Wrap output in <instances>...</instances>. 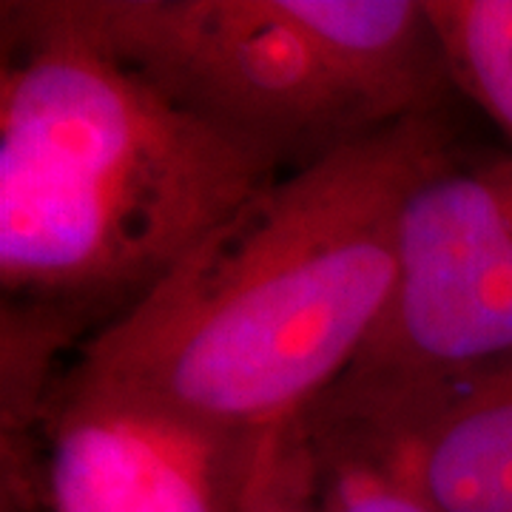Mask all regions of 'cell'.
Wrapping results in <instances>:
<instances>
[{"label": "cell", "mask_w": 512, "mask_h": 512, "mask_svg": "<svg viewBox=\"0 0 512 512\" xmlns=\"http://www.w3.org/2000/svg\"><path fill=\"white\" fill-rule=\"evenodd\" d=\"M464 154L444 111L279 174L83 339L46 404H137L268 436L362 353L396 288L407 202Z\"/></svg>", "instance_id": "obj_1"}, {"label": "cell", "mask_w": 512, "mask_h": 512, "mask_svg": "<svg viewBox=\"0 0 512 512\" xmlns=\"http://www.w3.org/2000/svg\"><path fill=\"white\" fill-rule=\"evenodd\" d=\"M49 12L171 106L288 171L376 128L282 0H46Z\"/></svg>", "instance_id": "obj_3"}, {"label": "cell", "mask_w": 512, "mask_h": 512, "mask_svg": "<svg viewBox=\"0 0 512 512\" xmlns=\"http://www.w3.org/2000/svg\"><path fill=\"white\" fill-rule=\"evenodd\" d=\"M325 512H441L421 490L410 458L393 433L370 421L302 410Z\"/></svg>", "instance_id": "obj_8"}, {"label": "cell", "mask_w": 512, "mask_h": 512, "mask_svg": "<svg viewBox=\"0 0 512 512\" xmlns=\"http://www.w3.org/2000/svg\"><path fill=\"white\" fill-rule=\"evenodd\" d=\"M0 288L89 339L288 168L49 12L0 6Z\"/></svg>", "instance_id": "obj_2"}, {"label": "cell", "mask_w": 512, "mask_h": 512, "mask_svg": "<svg viewBox=\"0 0 512 512\" xmlns=\"http://www.w3.org/2000/svg\"><path fill=\"white\" fill-rule=\"evenodd\" d=\"M370 128L456 111L427 0H282Z\"/></svg>", "instance_id": "obj_6"}, {"label": "cell", "mask_w": 512, "mask_h": 512, "mask_svg": "<svg viewBox=\"0 0 512 512\" xmlns=\"http://www.w3.org/2000/svg\"><path fill=\"white\" fill-rule=\"evenodd\" d=\"M239 512H325L319 467L302 413L268 433Z\"/></svg>", "instance_id": "obj_10"}, {"label": "cell", "mask_w": 512, "mask_h": 512, "mask_svg": "<svg viewBox=\"0 0 512 512\" xmlns=\"http://www.w3.org/2000/svg\"><path fill=\"white\" fill-rule=\"evenodd\" d=\"M512 359V148L464 154L416 188L399 276L348 373L313 404L387 416Z\"/></svg>", "instance_id": "obj_4"}, {"label": "cell", "mask_w": 512, "mask_h": 512, "mask_svg": "<svg viewBox=\"0 0 512 512\" xmlns=\"http://www.w3.org/2000/svg\"><path fill=\"white\" fill-rule=\"evenodd\" d=\"M40 427L49 512H239L268 439L117 402H52Z\"/></svg>", "instance_id": "obj_5"}, {"label": "cell", "mask_w": 512, "mask_h": 512, "mask_svg": "<svg viewBox=\"0 0 512 512\" xmlns=\"http://www.w3.org/2000/svg\"><path fill=\"white\" fill-rule=\"evenodd\" d=\"M339 416L393 433L441 512H512V359L399 413Z\"/></svg>", "instance_id": "obj_7"}, {"label": "cell", "mask_w": 512, "mask_h": 512, "mask_svg": "<svg viewBox=\"0 0 512 512\" xmlns=\"http://www.w3.org/2000/svg\"><path fill=\"white\" fill-rule=\"evenodd\" d=\"M458 97L512 146V0H427Z\"/></svg>", "instance_id": "obj_9"}]
</instances>
